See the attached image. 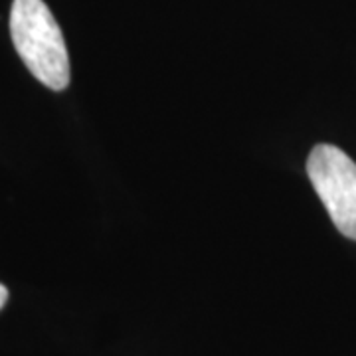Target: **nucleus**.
Segmentation results:
<instances>
[{"mask_svg": "<svg viewBox=\"0 0 356 356\" xmlns=\"http://www.w3.org/2000/svg\"><path fill=\"white\" fill-rule=\"evenodd\" d=\"M10 36L28 72L54 91L70 86V56L64 34L44 0H14Z\"/></svg>", "mask_w": 356, "mask_h": 356, "instance_id": "obj_1", "label": "nucleus"}, {"mask_svg": "<svg viewBox=\"0 0 356 356\" xmlns=\"http://www.w3.org/2000/svg\"><path fill=\"white\" fill-rule=\"evenodd\" d=\"M6 301H8V289L0 283V309L6 305Z\"/></svg>", "mask_w": 356, "mask_h": 356, "instance_id": "obj_3", "label": "nucleus"}, {"mask_svg": "<svg viewBox=\"0 0 356 356\" xmlns=\"http://www.w3.org/2000/svg\"><path fill=\"white\" fill-rule=\"evenodd\" d=\"M307 175L339 232L356 242V165L332 145H317L307 161Z\"/></svg>", "mask_w": 356, "mask_h": 356, "instance_id": "obj_2", "label": "nucleus"}]
</instances>
